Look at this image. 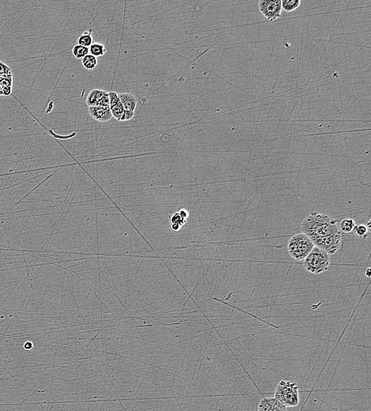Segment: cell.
Returning <instances> with one entry per match:
<instances>
[{"mask_svg":"<svg viewBox=\"0 0 371 411\" xmlns=\"http://www.w3.org/2000/svg\"><path fill=\"white\" fill-rule=\"evenodd\" d=\"M303 233L311 239L314 246L328 254H335L342 244V233L337 221L327 214L313 212L301 224Z\"/></svg>","mask_w":371,"mask_h":411,"instance_id":"obj_1","label":"cell"},{"mask_svg":"<svg viewBox=\"0 0 371 411\" xmlns=\"http://www.w3.org/2000/svg\"><path fill=\"white\" fill-rule=\"evenodd\" d=\"M88 107H109V92L101 90H92L87 98Z\"/></svg>","mask_w":371,"mask_h":411,"instance_id":"obj_6","label":"cell"},{"mask_svg":"<svg viewBox=\"0 0 371 411\" xmlns=\"http://www.w3.org/2000/svg\"><path fill=\"white\" fill-rule=\"evenodd\" d=\"M0 96H3V91L1 87H0Z\"/></svg>","mask_w":371,"mask_h":411,"instance_id":"obj_22","label":"cell"},{"mask_svg":"<svg viewBox=\"0 0 371 411\" xmlns=\"http://www.w3.org/2000/svg\"><path fill=\"white\" fill-rule=\"evenodd\" d=\"M12 86H13L12 76H8V77H1L0 78V87H1V88H5V87L12 88Z\"/></svg>","mask_w":371,"mask_h":411,"instance_id":"obj_19","label":"cell"},{"mask_svg":"<svg viewBox=\"0 0 371 411\" xmlns=\"http://www.w3.org/2000/svg\"><path fill=\"white\" fill-rule=\"evenodd\" d=\"M109 109L111 113L117 121H123L126 111L122 106L118 98V94L115 92H109Z\"/></svg>","mask_w":371,"mask_h":411,"instance_id":"obj_7","label":"cell"},{"mask_svg":"<svg viewBox=\"0 0 371 411\" xmlns=\"http://www.w3.org/2000/svg\"><path fill=\"white\" fill-rule=\"evenodd\" d=\"M274 398L286 408L295 407L299 405V386L293 382L281 380L275 387Z\"/></svg>","mask_w":371,"mask_h":411,"instance_id":"obj_2","label":"cell"},{"mask_svg":"<svg viewBox=\"0 0 371 411\" xmlns=\"http://www.w3.org/2000/svg\"><path fill=\"white\" fill-rule=\"evenodd\" d=\"M24 347L26 350H31L32 347H33V344L30 343V342H28V343H26V345H25Z\"/></svg>","mask_w":371,"mask_h":411,"instance_id":"obj_21","label":"cell"},{"mask_svg":"<svg viewBox=\"0 0 371 411\" xmlns=\"http://www.w3.org/2000/svg\"><path fill=\"white\" fill-rule=\"evenodd\" d=\"M258 6L260 13L267 20L273 22L280 17L282 11L280 0H260Z\"/></svg>","mask_w":371,"mask_h":411,"instance_id":"obj_5","label":"cell"},{"mask_svg":"<svg viewBox=\"0 0 371 411\" xmlns=\"http://www.w3.org/2000/svg\"><path fill=\"white\" fill-rule=\"evenodd\" d=\"M354 226H355V223H354V220L351 218H345L340 221L339 229L341 233L343 232V233L347 234V233H351L353 232Z\"/></svg>","mask_w":371,"mask_h":411,"instance_id":"obj_14","label":"cell"},{"mask_svg":"<svg viewBox=\"0 0 371 411\" xmlns=\"http://www.w3.org/2000/svg\"><path fill=\"white\" fill-rule=\"evenodd\" d=\"M303 265L309 273L319 275L329 269L330 256L322 249L314 246L311 253L305 259Z\"/></svg>","mask_w":371,"mask_h":411,"instance_id":"obj_4","label":"cell"},{"mask_svg":"<svg viewBox=\"0 0 371 411\" xmlns=\"http://www.w3.org/2000/svg\"><path fill=\"white\" fill-rule=\"evenodd\" d=\"M82 60V66L87 70H93L98 66V58L94 55L89 54L83 58Z\"/></svg>","mask_w":371,"mask_h":411,"instance_id":"obj_12","label":"cell"},{"mask_svg":"<svg viewBox=\"0 0 371 411\" xmlns=\"http://www.w3.org/2000/svg\"><path fill=\"white\" fill-rule=\"evenodd\" d=\"M89 52L91 55H94L96 58L102 57L106 53V48L103 44L93 43L91 47L89 48Z\"/></svg>","mask_w":371,"mask_h":411,"instance_id":"obj_11","label":"cell"},{"mask_svg":"<svg viewBox=\"0 0 371 411\" xmlns=\"http://www.w3.org/2000/svg\"><path fill=\"white\" fill-rule=\"evenodd\" d=\"M8 76H12L11 68L4 62L0 61V78Z\"/></svg>","mask_w":371,"mask_h":411,"instance_id":"obj_18","label":"cell"},{"mask_svg":"<svg viewBox=\"0 0 371 411\" xmlns=\"http://www.w3.org/2000/svg\"><path fill=\"white\" fill-rule=\"evenodd\" d=\"M314 248L312 240L304 233L293 235L289 239L287 251L290 257L296 261H302L307 258Z\"/></svg>","mask_w":371,"mask_h":411,"instance_id":"obj_3","label":"cell"},{"mask_svg":"<svg viewBox=\"0 0 371 411\" xmlns=\"http://www.w3.org/2000/svg\"><path fill=\"white\" fill-rule=\"evenodd\" d=\"M72 55L76 59H82L85 57L86 55H89V48L82 46L79 44H76L71 50Z\"/></svg>","mask_w":371,"mask_h":411,"instance_id":"obj_15","label":"cell"},{"mask_svg":"<svg viewBox=\"0 0 371 411\" xmlns=\"http://www.w3.org/2000/svg\"><path fill=\"white\" fill-rule=\"evenodd\" d=\"M353 232H354V233H355V235H356L357 236H358V237L365 239V238L367 237L369 229H368L366 225L361 224V225H355Z\"/></svg>","mask_w":371,"mask_h":411,"instance_id":"obj_17","label":"cell"},{"mask_svg":"<svg viewBox=\"0 0 371 411\" xmlns=\"http://www.w3.org/2000/svg\"><path fill=\"white\" fill-rule=\"evenodd\" d=\"M93 43L94 42H93L92 33H91V30H89V31L84 32L83 34L78 37L76 44L90 48Z\"/></svg>","mask_w":371,"mask_h":411,"instance_id":"obj_13","label":"cell"},{"mask_svg":"<svg viewBox=\"0 0 371 411\" xmlns=\"http://www.w3.org/2000/svg\"><path fill=\"white\" fill-rule=\"evenodd\" d=\"M258 411H287V409L276 398H264L259 403Z\"/></svg>","mask_w":371,"mask_h":411,"instance_id":"obj_9","label":"cell"},{"mask_svg":"<svg viewBox=\"0 0 371 411\" xmlns=\"http://www.w3.org/2000/svg\"><path fill=\"white\" fill-rule=\"evenodd\" d=\"M300 4H301L300 0H283V1H281L282 9L286 11V12H289V13L297 9Z\"/></svg>","mask_w":371,"mask_h":411,"instance_id":"obj_16","label":"cell"},{"mask_svg":"<svg viewBox=\"0 0 371 411\" xmlns=\"http://www.w3.org/2000/svg\"><path fill=\"white\" fill-rule=\"evenodd\" d=\"M89 114L100 123H107L113 118L109 107H89Z\"/></svg>","mask_w":371,"mask_h":411,"instance_id":"obj_8","label":"cell"},{"mask_svg":"<svg viewBox=\"0 0 371 411\" xmlns=\"http://www.w3.org/2000/svg\"><path fill=\"white\" fill-rule=\"evenodd\" d=\"M365 275L367 278H370L371 276V269L369 268H366L365 271Z\"/></svg>","mask_w":371,"mask_h":411,"instance_id":"obj_20","label":"cell"},{"mask_svg":"<svg viewBox=\"0 0 371 411\" xmlns=\"http://www.w3.org/2000/svg\"><path fill=\"white\" fill-rule=\"evenodd\" d=\"M118 98L124 110L135 113L137 106V100L135 96L128 93H124L118 94Z\"/></svg>","mask_w":371,"mask_h":411,"instance_id":"obj_10","label":"cell"}]
</instances>
